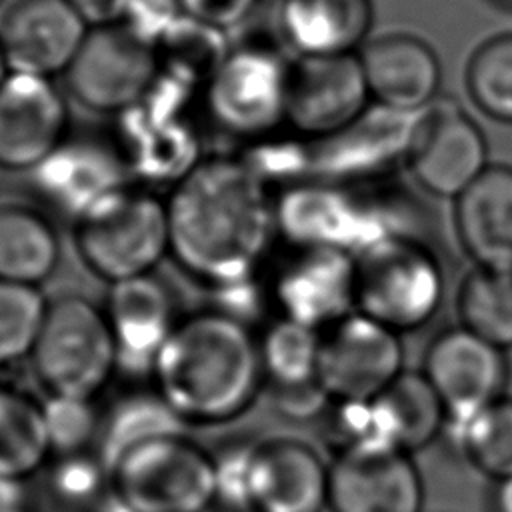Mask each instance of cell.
<instances>
[{
	"label": "cell",
	"instance_id": "4",
	"mask_svg": "<svg viewBox=\"0 0 512 512\" xmlns=\"http://www.w3.org/2000/svg\"><path fill=\"white\" fill-rule=\"evenodd\" d=\"M202 94L162 76L132 108L116 116L114 136L132 182L156 190L178 184L204 156Z\"/></svg>",
	"mask_w": 512,
	"mask_h": 512
},
{
	"label": "cell",
	"instance_id": "43",
	"mask_svg": "<svg viewBox=\"0 0 512 512\" xmlns=\"http://www.w3.org/2000/svg\"><path fill=\"white\" fill-rule=\"evenodd\" d=\"M258 4V0H180L184 16L226 32L238 28Z\"/></svg>",
	"mask_w": 512,
	"mask_h": 512
},
{
	"label": "cell",
	"instance_id": "8",
	"mask_svg": "<svg viewBox=\"0 0 512 512\" xmlns=\"http://www.w3.org/2000/svg\"><path fill=\"white\" fill-rule=\"evenodd\" d=\"M110 494L132 512H210L214 452L188 432L148 440L110 466Z\"/></svg>",
	"mask_w": 512,
	"mask_h": 512
},
{
	"label": "cell",
	"instance_id": "49",
	"mask_svg": "<svg viewBox=\"0 0 512 512\" xmlns=\"http://www.w3.org/2000/svg\"><path fill=\"white\" fill-rule=\"evenodd\" d=\"M498 4H504V6H510L512 8V0H496Z\"/></svg>",
	"mask_w": 512,
	"mask_h": 512
},
{
	"label": "cell",
	"instance_id": "21",
	"mask_svg": "<svg viewBox=\"0 0 512 512\" xmlns=\"http://www.w3.org/2000/svg\"><path fill=\"white\" fill-rule=\"evenodd\" d=\"M358 58L376 106L420 114L438 100L442 68L424 40L402 32L378 36L358 50Z\"/></svg>",
	"mask_w": 512,
	"mask_h": 512
},
{
	"label": "cell",
	"instance_id": "44",
	"mask_svg": "<svg viewBox=\"0 0 512 512\" xmlns=\"http://www.w3.org/2000/svg\"><path fill=\"white\" fill-rule=\"evenodd\" d=\"M88 28L122 22L126 0H68Z\"/></svg>",
	"mask_w": 512,
	"mask_h": 512
},
{
	"label": "cell",
	"instance_id": "35",
	"mask_svg": "<svg viewBox=\"0 0 512 512\" xmlns=\"http://www.w3.org/2000/svg\"><path fill=\"white\" fill-rule=\"evenodd\" d=\"M382 394L398 420L406 454L444 434L446 408L424 372L404 370Z\"/></svg>",
	"mask_w": 512,
	"mask_h": 512
},
{
	"label": "cell",
	"instance_id": "50",
	"mask_svg": "<svg viewBox=\"0 0 512 512\" xmlns=\"http://www.w3.org/2000/svg\"><path fill=\"white\" fill-rule=\"evenodd\" d=\"M4 2H6V0H0V6H2V4H4Z\"/></svg>",
	"mask_w": 512,
	"mask_h": 512
},
{
	"label": "cell",
	"instance_id": "33",
	"mask_svg": "<svg viewBox=\"0 0 512 512\" xmlns=\"http://www.w3.org/2000/svg\"><path fill=\"white\" fill-rule=\"evenodd\" d=\"M462 326L500 350L512 348V274L474 268L458 292Z\"/></svg>",
	"mask_w": 512,
	"mask_h": 512
},
{
	"label": "cell",
	"instance_id": "40",
	"mask_svg": "<svg viewBox=\"0 0 512 512\" xmlns=\"http://www.w3.org/2000/svg\"><path fill=\"white\" fill-rule=\"evenodd\" d=\"M254 442L228 444L214 452V508L222 512H248L246 474Z\"/></svg>",
	"mask_w": 512,
	"mask_h": 512
},
{
	"label": "cell",
	"instance_id": "10",
	"mask_svg": "<svg viewBox=\"0 0 512 512\" xmlns=\"http://www.w3.org/2000/svg\"><path fill=\"white\" fill-rule=\"evenodd\" d=\"M130 182L114 132L98 130L72 128L58 148L30 172L34 196L72 224L96 202Z\"/></svg>",
	"mask_w": 512,
	"mask_h": 512
},
{
	"label": "cell",
	"instance_id": "5",
	"mask_svg": "<svg viewBox=\"0 0 512 512\" xmlns=\"http://www.w3.org/2000/svg\"><path fill=\"white\" fill-rule=\"evenodd\" d=\"M30 364L48 396L96 400L118 372V346L104 308L78 294L48 300Z\"/></svg>",
	"mask_w": 512,
	"mask_h": 512
},
{
	"label": "cell",
	"instance_id": "6",
	"mask_svg": "<svg viewBox=\"0 0 512 512\" xmlns=\"http://www.w3.org/2000/svg\"><path fill=\"white\" fill-rule=\"evenodd\" d=\"M290 60L268 38L232 40L202 90L206 124L240 144L284 128Z\"/></svg>",
	"mask_w": 512,
	"mask_h": 512
},
{
	"label": "cell",
	"instance_id": "24",
	"mask_svg": "<svg viewBox=\"0 0 512 512\" xmlns=\"http://www.w3.org/2000/svg\"><path fill=\"white\" fill-rule=\"evenodd\" d=\"M416 114H398L384 108V116L358 118L346 130L314 140V180L344 186L350 180H364L392 160H406L408 140Z\"/></svg>",
	"mask_w": 512,
	"mask_h": 512
},
{
	"label": "cell",
	"instance_id": "41",
	"mask_svg": "<svg viewBox=\"0 0 512 512\" xmlns=\"http://www.w3.org/2000/svg\"><path fill=\"white\" fill-rule=\"evenodd\" d=\"M268 390L276 414L290 422L322 420L332 404V398L320 380L294 386H268Z\"/></svg>",
	"mask_w": 512,
	"mask_h": 512
},
{
	"label": "cell",
	"instance_id": "31",
	"mask_svg": "<svg viewBox=\"0 0 512 512\" xmlns=\"http://www.w3.org/2000/svg\"><path fill=\"white\" fill-rule=\"evenodd\" d=\"M256 334L266 388L318 380L320 330L274 314Z\"/></svg>",
	"mask_w": 512,
	"mask_h": 512
},
{
	"label": "cell",
	"instance_id": "27",
	"mask_svg": "<svg viewBox=\"0 0 512 512\" xmlns=\"http://www.w3.org/2000/svg\"><path fill=\"white\" fill-rule=\"evenodd\" d=\"M186 432L188 426L152 386L146 390H132L116 398L102 412L96 454L110 470V466L128 450L154 438Z\"/></svg>",
	"mask_w": 512,
	"mask_h": 512
},
{
	"label": "cell",
	"instance_id": "25",
	"mask_svg": "<svg viewBox=\"0 0 512 512\" xmlns=\"http://www.w3.org/2000/svg\"><path fill=\"white\" fill-rule=\"evenodd\" d=\"M276 30L294 56L356 54L372 28V0H280Z\"/></svg>",
	"mask_w": 512,
	"mask_h": 512
},
{
	"label": "cell",
	"instance_id": "19",
	"mask_svg": "<svg viewBox=\"0 0 512 512\" xmlns=\"http://www.w3.org/2000/svg\"><path fill=\"white\" fill-rule=\"evenodd\" d=\"M104 314L118 346V370L150 376L154 358L182 314L174 288L156 272L110 284Z\"/></svg>",
	"mask_w": 512,
	"mask_h": 512
},
{
	"label": "cell",
	"instance_id": "12",
	"mask_svg": "<svg viewBox=\"0 0 512 512\" xmlns=\"http://www.w3.org/2000/svg\"><path fill=\"white\" fill-rule=\"evenodd\" d=\"M274 314L326 330L356 312V260L338 248H286L266 276Z\"/></svg>",
	"mask_w": 512,
	"mask_h": 512
},
{
	"label": "cell",
	"instance_id": "37",
	"mask_svg": "<svg viewBox=\"0 0 512 512\" xmlns=\"http://www.w3.org/2000/svg\"><path fill=\"white\" fill-rule=\"evenodd\" d=\"M50 498L70 512H96L110 496V472L96 452L58 456L48 462Z\"/></svg>",
	"mask_w": 512,
	"mask_h": 512
},
{
	"label": "cell",
	"instance_id": "22",
	"mask_svg": "<svg viewBox=\"0 0 512 512\" xmlns=\"http://www.w3.org/2000/svg\"><path fill=\"white\" fill-rule=\"evenodd\" d=\"M424 484L406 452L342 454L330 464V512H422Z\"/></svg>",
	"mask_w": 512,
	"mask_h": 512
},
{
	"label": "cell",
	"instance_id": "32",
	"mask_svg": "<svg viewBox=\"0 0 512 512\" xmlns=\"http://www.w3.org/2000/svg\"><path fill=\"white\" fill-rule=\"evenodd\" d=\"M452 446L482 474L512 476V398L502 396L462 424L446 426Z\"/></svg>",
	"mask_w": 512,
	"mask_h": 512
},
{
	"label": "cell",
	"instance_id": "46",
	"mask_svg": "<svg viewBox=\"0 0 512 512\" xmlns=\"http://www.w3.org/2000/svg\"><path fill=\"white\" fill-rule=\"evenodd\" d=\"M494 488L490 494L492 512H512V476L494 480Z\"/></svg>",
	"mask_w": 512,
	"mask_h": 512
},
{
	"label": "cell",
	"instance_id": "42",
	"mask_svg": "<svg viewBox=\"0 0 512 512\" xmlns=\"http://www.w3.org/2000/svg\"><path fill=\"white\" fill-rule=\"evenodd\" d=\"M182 16L180 0H126L120 24L156 46Z\"/></svg>",
	"mask_w": 512,
	"mask_h": 512
},
{
	"label": "cell",
	"instance_id": "2",
	"mask_svg": "<svg viewBox=\"0 0 512 512\" xmlns=\"http://www.w3.org/2000/svg\"><path fill=\"white\" fill-rule=\"evenodd\" d=\"M150 380L188 428L234 422L266 390L258 334L214 308L184 314L158 350Z\"/></svg>",
	"mask_w": 512,
	"mask_h": 512
},
{
	"label": "cell",
	"instance_id": "28",
	"mask_svg": "<svg viewBox=\"0 0 512 512\" xmlns=\"http://www.w3.org/2000/svg\"><path fill=\"white\" fill-rule=\"evenodd\" d=\"M230 46L226 30L182 16L156 44L160 76L202 94Z\"/></svg>",
	"mask_w": 512,
	"mask_h": 512
},
{
	"label": "cell",
	"instance_id": "23",
	"mask_svg": "<svg viewBox=\"0 0 512 512\" xmlns=\"http://www.w3.org/2000/svg\"><path fill=\"white\" fill-rule=\"evenodd\" d=\"M454 224L476 268L512 274V168L488 166L454 200Z\"/></svg>",
	"mask_w": 512,
	"mask_h": 512
},
{
	"label": "cell",
	"instance_id": "26",
	"mask_svg": "<svg viewBox=\"0 0 512 512\" xmlns=\"http://www.w3.org/2000/svg\"><path fill=\"white\" fill-rule=\"evenodd\" d=\"M60 264V238L48 216L24 204H0V280L38 286Z\"/></svg>",
	"mask_w": 512,
	"mask_h": 512
},
{
	"label": "cell",
	"instance_id": "48",
	"mask_svg": "<svg viewBox=\"0 0 512 512\" xmlns=\"http://www.w3.org/2000/svg\"><path fill=\"white\" fill-rule=\"evenodd\" d=\"M10 72H12V70H10V66H8L6 54H4L2 44H0V86H2V82L8 78V74H10Z\"/></svg>",
	"mask_w": 512,
	"mask_h": 512
},
{
	"label": "cell",
	"instance_id": "39",
	"mask_svg": "<svg viewBox=\"0 0 512 512\" xmlns=\"http://www.w3.org/2000/svg\"><path fill=\"white\" fill-rule=\"evenodd\" d=\"M102 412L96 400L76 396H46L42 402L44 424L52 458L96 452Z\"/></svg>",
	"mask_w": 512,
	"mask_h": 512
},
{
	"label": "cell",
	"instance_id": "18",
	"mask_svg": "<svg viewBox=\"0 0 512 512\" xmlns=\"http://www.w3.org/2000/svg\"><path fill=\"white\" fill-rule=\"evenodd\" d=\"M88 30L68 0H16L0 18V44L12 72L56 78L64 76Z\"/></svg>",
	"mask_w": 512,
	"mask_h": 512
},
{
	"label": "cell",
	"instance_id": "11",
	"mask_svg": "<svg viewBox=\"0 0 512 512\" xmlns=\"http://www.w3.org/2000/svg\"><path fill=\"white\" fill-rule=\"evenodd\" d=\"M372 98L356 54L292 56L286 128L306 140L334 136L368 112Z\"/></svg>",
	"mask_w": 512,
	"mask_h": 512
},
{
	"label": "cell",
	"instance_id": "38",
	"mask_svg": "<svg viewBox=\"0 0 512 512\" xmlns=\"http://www.w3.org/2000/svg\"><path fill=\"white\" fill-rule=\"evenodd\" d=\"M46 308L38 286L0 280V368L30 358Z\"/></svg>",
	"mask_w": 512,
	"mask_h": 512
},
{
	"label": "cell",
	"instance_id": "45",
	"mask_svg": "<svg viewBox=\"0 0 512 512\" xmlns=\"http://www.w3.org/2000/svg\"><path fill=\"white\" fill-rule=\"evenodd\" d=\"M28 480L0 474V512H30Z\"/></svg>",
	"mask_w": 512,
	"mask_h": 512
},
{
	"label": "cell",
	"instance_id": "13",
	"mask_svg": "<svg viewBox=\"0 0 512 512\" xmlns=\"http://www.w3.org/2000/svg\"><path fill=\"white\" fill-rule=\"evenodd\" d=\"M406 162L426 192L452 200L490 166L480 126L446 100H434L416 114Z\"/></svg>",
	"mask_w": 512,
	"mask_h": 512
},
{
	"label": "cell",
	"instance_id": "7",
	"mask_svg": "<svg viewBox=\"0 0 512 512\" xmlns=\"http://www.w3.org/2000/svg\"><path fill=\"white\" fill-rule=\"evenodd\" d=\"M356 312L402 334L426 326L444 298V270L420 238H388L354 256Z\"/></svg>",
	"mask_w": 512,
	"mask_h": 512
},
{
	"label": "cell",
	"instance_id": "1",
	"mask_svg": "<svg viewBox=\"0 0 512 512\" xmlns=\"http://www.w3.org/2000/svg\"><path fill=\"white\" fill-rule=\"evenodd\" d=\"M166 210L170 258L206 290L266 270L274 194L236 154L204 156L168 190Z\"/></svg>",
	"mask_w": 512,
	"mask_h": 512
},
{
	"label": "cell",
	"instance_id": "20",
	"mask_svg": "<svg viewBox=\"0 0 512 512\" xmlns=\"http://www.w3.org/2000/svg\"><path fill=\"white\" fill-rule=\"evenodd\" d=\"M274 220L286 248H338L354 256L360 246V196L338 184L306 180L276 192Z\"/></svg>",
	"mask_w": 512,
	"mask_h": 512
},
{
	"label": "cell",
	"instance_id": "17",
	"mask_svg": "<svg viewBox=\"0 0 512 512\" xmlns=\"http://www.w3.org/2000/svg\"><path fill=\"white\" fill-rule=\"evenodd\" d=\"M328 490L330 466L306 442L278 436L252 444L248 512H324Z\"/></svg>",
	"mask_w": 512,
	"mask_h": 512
},
{
	"label": "cell",
	"instance_id": "34",
	"mask_svg": "<svg viewBox=\"0 0 512 512\" xmlns=\"http://www.w3.org/2000/svg\"><path fill=\"white\" fill-rule=\"evenodd\" d=\"M240 146L234 154L272 194L314 180L312 140L294 134L286 126Z\"/></svg>",
	"mask_w": 512,
	"mask_h": 512
},
{
	"label": "cell",
	"instance_id": "29",
	"mask_svg": "<svg viewBox=\"0 0 512 512\" xmlns=\"http://www.w3.org/2000/svg\"><path fill=\"white\" fill-rule=\"evenodd\" d=\"M320 422L334 456L404 452L398 420L384 394L366 400H332Z\"/></svg>",
	"mask_w": 512,
	"mask_h": 512
},
{
	"label": "cell",
	"instance_id": "47",
	"mask_svg": "<svg viewBox=\"0 0 512 512\" xmlns=\"http://www.w3.org/2000/svg\"><path fill=\"white\" fill-rule=\"evenodd\" d=\"M96 512H132L130 508H126L124 504H120L112 494L104 500V504L96 510Z\"/></svg>",
	"mask_w": 512,
	"mask_h": 512
},
{
	"label": "cell",
	"instance_id": "16",
	"mask_svg": "<svg viewBox=\"0 0 512 512\" xmlns=\"http://www.w3.org/2000/svg\"><path fill=\"white\" fill-rule=\"evenodd\" d=\"M422 372L446 408V426H456L504 396L508 362L504 350L456 326L432 340Z\"/></svg>",
	"mask_w": 512,
	"mask_h": 512
},
{
	"label": "cell",
	"instance_id": "14",
	"mask_svg": "<svg viewBox=\"0 0 512 512\" xmlns=\"http://www.w3.org/2000/svg\"><path fill=\"white\" fill-rule=\"evenodd\" d=\"M400 334L352 312L320 336L318 380L332 400L380 396L404 372Z\"/></svg>",
	"mask_w": 512,
	"mask_h": 512
},
{
	"label": "cell",
	"instance_id": "3",
	"mask_svg": "<svg viewBox=\"0 0 512 512\" xmlns=\"http://www.w3.org/2000/svg\"><path fill=\"white\" fill-rule=\"evenodd\" d=\"M72 240L86 270L108 286L152 274L170 256L166 196L130 182L84 212Z\"/></svg>",
	"mask_w": 512,
	"mask_h": 512
},
{
	"label": "cell",
	"instance_id": "30",
	"mask_svg": "<svg viewBox=\"0 0 512 512\" xmlns=\"http://www.w3.org/2000/svg\"><path fill=\"white\" fill-rule=\"evenodd\" d=\"M50 460L52 450L42 402L4 384L0 398V474L28 480Z\"/></svg>",
	"mask_w": 512,
	"mask_h": 512
},
{
	"label": "cell",
	"instance_id": "15",
	"mask_svg": "<svg viewBox=\"0 0 512 512\" xmlns=\"http://www.w3.org/2000/svg\"><path fill=\"white\" fill-rule=\"evenodd\" d=\"M72 130L54 78L10 72L0 86V168L30 174Z\"/></svg>",
	"mask_w": 512,
	"mask_h": 512
},
{
	"label": "cell",
	"instance_id": "36",
	"mask_svg": "<svg viewBox=\"0 0 512 512\" xmlns=\"http://www.w3.org/2000/svg\"><path fill=\"white\" fill-rule=\"evenodd\" d=\"M466 88L486 116L512 124V32L480 44L466 66Z\"/></svg>",
	"mask_w": 512,
	"mask_h": 512
},
{
	"label": "cell",
	"instance_id": "9",
	"mask_svg": "<svg viewBox=\"0 0 512 512\" xmlns=\"http://www.w3.org/2000/svg\"><path fill=\"white\" fill-rule=\"evenodd\" d=\"M158 76L156 46L118 22L90 28L62 78L86 110L116 118L140 102Z\"/></svg>",
	"mask_w": 512,
	"mask_h": 512
}]
</instances>
